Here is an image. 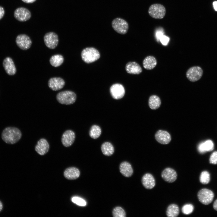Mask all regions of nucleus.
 Segmentation results:
<instances>
[{
    "label": "nucleus",
    "mask_w": 217,
    "mask_h": 217,
    "mask_svg": "<svg viewBox=\"0 0 217 217\" xmlns=\"http://www.w3.org/2000/svg\"><path fill=\"white\" fill-rule=\"evenodd\" d=\"M1 137L2 139L5 143L13 144L19 140L21 137L22 133L18 128L9 127L3 130Z\"/></svg>",
    "instance_id": "nucleus-1"
},
{
    "label": "nucleus",
    "mask_w": 217,
    "mask_h": 217,
    "mask_svg": "<svg viewBox=\"0 0 217 217\" xmlns=\"http://www.w3.org/2000/svg\"><path fill=\"white\" fill-rule=\"evenodd\" d=\"M81 56L83 61L87 63L94 62L100 57V54L98 50L93 47H87L83 50Z\"/></svg>",
    "instance_id": "nucleus-2"
},
{
    "label": "nucleus",
    "mask_w": 217,
    "mask_h": 217,
    "mask_svg": "<svg viewBox=\"0 0 217 217\" xmlns=\"http://www.w3.org/2000/svg\"><path fill=\"white\" fill-rule=\"evenodd\" d=\"M56 98L57 101L60 104L69 105L75 102L77 96L74 92L66 90L58 93L56 95Z\"/></svg>",
    "instance_id": "nucleus-3"
},
{
    "label": "nucleus",
    "mask_w": 217,
    "mask_h": 217,
    "mask_svg": "<svg viewBox=\"0 0 217 217\" xmlns=\"http://www.w3.org/2000/svg\"><path fill=\"white\" fill-rule=\"evenodd\" d=\"M166 11L165 7L159 4L152 5L149 8L148 12L152 18L160 19L165 17Z\"/></svg>",
    "instance_id": "nucleus-4"
},
{
    "label": "nucleus",
    "mask_w": 217,
    "mask_h": 217,
    "mask_svg": "<svg viewBox=\"0 0 217 217\" xmlns=\"http://www.w3.org/2000/svg\"><path fill=\"white\" fill-rule=\"evenodd\" d=\"M112 25L116 32L121 34H126L128 30V23L121 18L117 17L113 19L112 22Z\"/></svg>",
    "instance_id": "nucleus-5"
},
{
    "label": "nucleus",
    "mask_w": 217,
    "mask_h": 217,
    "mask_svg": "<svg viewBox=\"0 0 217 217\" xmlns=\"http://www.w3.org/2000/svg\"><path fill=\"white\" fill-rule=\"evenodd\" d=\"M197 197L199 201L202 204L208 205L212 201L214 194L211 190L206 188L200 190L198 193Z\"/></svg>",
    "instance_id": "nucleus-6"
},
{
    "label": "nucleus",
    "mask_w": 217,
    "mask_h": 217,
    "mask_svg": "<svg viewBox=\"0 0 217 217\" xmlns=\"http://www.w3.org/2000/svg\"><path fill=\"white\" fill-rule=\"evenodd\" d=\"M203 74V70L199 66H195L190 68L187 71L186 76L190 81L194 82L198 80Z\"/></svg>",
    "instance_id": "nucleus-7"
},
{
    "label": "nucleus",
    "mask_w": 217,
    "mask_h": 217,
    "mask_svg": "<svg viewBox=\"0 0 217 217\" xmlns=\"http://www.w3.org/2000/svg\"><path fill=\"white\" fill-rule=\"evenodd\" d=\"M44 40L46 46L49 48L53 49L57 46L58 42L57 35L53 32L46 33L44 37Z\"/></svg>",
    "instance_id": "nucleus-8"
},
{
    "label": "nucleus",
    "mask_w": 217,
    "mask_h": 217,
    "mask_svg": "<svg viewBox=\"0 0 217 217\" xmlns=\"http://www.w3.org/2000/svg\"><path fill=\"white\" fill-rule=\"evenodd\" d=\"M15 42L18 47L23 50H27L29 49L32 43L30 37L24 34L17 36Z\"/></svg>",
    "instance_id": "nucleus-9"
},
{
    "label": "nucleus",
    "mask_w": 217,
    "mask_h": 217,
    "mask_svg": "<svg viewBox=\"0 0 217 217\" xmlns=\"http://www.w3.org/2000/svg\"><path fill=\"white\" fill-rule=\"evenodd\" d=\"M110 91L112 97L116 99L123 98L125 93L124 86L119 83H115L112 85L110 88Z\"/></svg>",
    "instance_id": "nucleus-10"
},
{
    "label": "nucleus",
    "mask_w": 217,
    "mask_h": 217,
    "mask_svg": "<svg viewBox=\"0 0 217 217\" xmlns=\"http://www.w3.org/2000/svg\"><path fill=\"white\" fill-rule=\"evenodd\" d=\"M15 18L20 21H25L29 20L31 17L30 11L25 8L21 7L17 8L14 11Z\"/></svg>",
    "instance_id": "nucleus-11"
},
{
    "label": "nucleus",
    "mask_w": 217,
    "mask_h": 217,
    "mask_svg": "<svg viewBox=\"0 0 217 217\" xmlns=\"http://www.w3.org/2000/svg\"><path fill=\"white\" fill-rule=\"evenodd\" d=\"M75 138V133L71 130H67L64 133L62 136V143L64 146L68 147L73 143Z\"/></svg>",
    "instance_id": "nucleus-12"
},
{
    "label": "nucleus",
    "mask_w": 217,
    "mask_h": 217,
    "mask_svg": "<svg viewBox=\"0 0 217 217\" xmlns=\"http://www.w3.org/2000/svg\"><path fill=\"white\" fill-rule=\"evenodd\" d=\"M2 64L8 75L12 76L16 73L17 70L16 67L13 59L11 57H7L5 58L3 61Z\"/></svg>",
    "instance_id": "nucleus-13"
},
{
    "label": "nucleus",
    "mask_w": 217,
    "mask_h": 217,
    "mask_svg": "<svg viewBox=\"0 0 217 217\" xmlns=\"http://www.w3.org/2000/svg\"><path fill=\"white\" fill-rule=\"evenodd\" d=\"M161 177L165 181L171 183L176 180L177 174L174 169L170 168H167L162 171Z\"/></svg>",
    "instance_id": "nucleus-14"
},
{
    "label": "nucleus",
    "mask_w": 217,
    "mask_h": 217,
    "mask_svg": "<svg viewBox=\"0 0 217 217\" xmlns=\"http://www.w3.org/2000/svg\"><path fill=\"white\" fill-rule=\"evenodd\" d=\"M155 137L158 142L162 144L169 143L171 139V136L168 132L161 130L157 131L155 134Z\"/></svg>",
    "instance_id": "nucleus-15"
},
{
    "label": "nucleus",
    "mask_w": 217,
    "mask_h": 217,
    "mask_svg": "<svg viewBox=\"0 0 217 217\" xmlns=\"http://www.w3.org/2000/svg\"><path fill=\"white\" fill-rule=\"evenodd\" d=\"M65 82L64 80L60 77L51 78L49 80L48 85L50 89L53 91H57L62 88Z\"/></svg>",
    "instance_id": "nucleus-16"
},
{
    "label": "nucleus",
    "mask_w": 217,
    "mask_h": 217,
    "mask_svg": "<svg viewBox=\"0 0 217 217\" xmlns=\"http://www.w3.org/2000/svg\"><path fill=\"white\" fill-rule=\"evenodd\" d=\"M49 148V145L47 141L44 138L40 139L35 146V150L37 153L41 155L46 153Z\"/></svg>",
    "instance_id": "nucleus-17"
},
{
    "label": "nucleus",
    "mask_w": 217,
    "mask_h": 217,
    "mask_svg": "<svg viewBox=\"0 0 217 217\" xmlns=\"http://www.w3.org/2000/svg\"><path fill=\"white\" fill-rule=\"evenodd\" d=\"M142 183L144 187L147 189H151L155 186L156 182L153 176L150 173L144 174L142 178Z\"/></svg>",
    "instance_id": "nucleus-18"
},
{
    "label": "nucleus",
    "mask_w": 217,
    "mask_h": 217,
    "mask_svg": "<svg viewBox=\"0 0 217 217\" xmlns=\"http://www.w3.org/2000/svg\"><path fill=\"white\" fill-rule=\"evenodd\" d=\"M125 69L129 74H138L142 71V69L140 65L135 61L128 62L125 66Z\"/></svg>",
    "instance_id": "nucleus-19"
},
{
    "label": "nucleus",
    "mask_w": 217,
    "mask_h": 217,
    "mask_svg": "<svg viewBox=\"0 0 217 217\" xmlns=\"http://www.w3.org/2000/svg\"><path fill=\"white\" fill-rule=\"evenodd\" d=\"M119 170L121 174L126 177L131 176L133 173L131 165L129 162L126 161L123 162L120 164Z\"/></svg>",
    "instance_id": "nucleus-20"
},
{
    "label": "nucleus",
    "mask_w": 217,
    "mask_h": 217,
    "mask_svg": "<svg viewBox=\"0 0 217 217\" xmlns=\"http://www.w3.org/2000/svg\"><path fill=\"white\" fill-rule=\"evenodd\" d=\"M80 174L79 170L74 167H71L67 168L64 171V177L69 180H74L77 178Z\"/></svg>",
    "instance_id": "nucleus-21"
},
{
    "label": "nucleus",
    "mask_w": 217,
    "mask_h": 217,
    "mask_svg": "<svg viewBox=\"0 0 217 217\" xmlns=\"http://www.w3.org/2000/svg\"><path fill=\"white\" fill-rule=\"evenodd\" d=\"M157 64V61L156 59L154 57L151 55L146 57L143 62L144 68L147 70L153 69Z\"/></svg>",
    "instance_id": "nucleus-22"
},
{
    "label": "nucleus",
    "mask_w": 217,
    "mask_h": 217,
    "mask_svg": "<svg viewBox=\"0 0 217 217\" xmlns=\"http://www.w3.org/2000/svg\"><path fill=\"white\" fill-rule=\"evenodd\" d=\"M214 144L210 140H208L203 142L199 145L198 149L199 152L203 153L207 151H210L213 149Z\"/></svg>",
    "instance_id": "nucleus-23"
},
{
    "label": "nucleus",
    "mask_w": 217,
    "mask_h": 217,
    "mask_svg": "<svg viewBox=\"0 0 217 217\" xmlns=\"http://www.w3.org/2000/svg\"><path fill=\"white\" fill-rule=\"evenodd\" d=\"M161 101L159 97L156 95L150 96L149 99L148 104L149 107L152 109L155 110L160 107Z\"/></svg>",
    "instance_id": "nucleus-24"
},
{
    "label": "nucleus",
    "mask_w": 217,
    "mask_h": 217,
    "mask_svg": "<svg viewBox=\"0 0 217 217\" xmlns=\"http://www.w3.org/2000/svg\"><path fill=\"white\" fill-rule=\"evenodd\" d=\"M179 213V208L175 204L170 205L166 210V215L168 217H176L178 216Z\"/></svg>",
    "instance_id": "nucleus-25"
},
{
    "label": "nucleus",
    "mask_w": 217,
    "mask_h": 217,
    "mask_svg": "<svg viewBox=\"0 0 217 217\" xmlns=\"http://www.w3.org/2000/svg\"><path fill=\"white\" fill-rule=\"evenodd\" d=\"M101 149L103 154L106 156H110L114 152V148L113 145L110 142H105L102 145Z\"/></svg>",
    "instance_id": "nucleus-26"
},
{
    "label": "nucleus",
    "mask_w": 217,
    "mask_h": 217,
    "mask_svg": "<svg viewBox=\"0 0 217 217\" xmlns=\"http://www.w3.org/2000/svg\"><path fill=\"white\" fill-rule=\"evenodd\" d=\"M64 60V57L61 55L57 54L52 56L50 59L49 62L53 66L58 67L63 63Z\"/></svg>",
    "instance_id": "nucleus-27"
},
{
    "label": "nucleus",
    "mask_w": 217,
    "mask_h": 217,
    "mask_svg": "<svg viewBox=\"0 0 217 217\" xmlns=\"http://www.w3.org/2000/svg\"><path fill=\"white\" fill-rule=\"evenodd\" d=\"M101 132V129L99 126L97 125H93L90 129L89 135L92 138L96 139L100 136Z\"/></svg>",
    "instance_id": "nucleus-28"
},
{
    "label": "nucleus",
    "mask_w": 217,
    "mask_h": 217,
    "mask_svg": "<svg viewBox=\"0 0 217 217\" xmlns=\"http://www.w3.org/2000/svg\"><path fill=\"white\" fill-rule=\"evenodd\" d=\"M112 213L114 217H125L126 216L125 211L120 206L115 207L113 210Z\"/></svg>",
    "instance_id": "nucleus-29"
},
{
    "label": "nucleus",
    "mask_w": 217,
    "mask_h": 217,
    "mask_svg": "<svg viewBox=\"0 0 217 217\" xmlns=\"http://www.w3.org/2000/svg\"><path fill=\"white\" fill-rule=\"evenodd\" d=\"M200 180V182L203 184H206L208 183L210 180L209 173L206 171H202L201 173Z\"/></svg>",
    "instance_id": "nucleus-30"
},
{
    "label": "nucleus",
    "mask_w": 217,
    "mask_h": 217,
    "mask_svg": "<svg viewBox=\"0 0 217 217\" xmlns=\"http://www.w3.org/2000/svg\"><path fill=\"white\" fill-rule=\"evenodd\" d=\"M193 209L194 207L192 204H187L183 206L181 211L183 214L185 215H189L193 212Z\"/></svg>",
    "instance_id": "nucleus-31"
},
{
    "label": "nucleus",
    "mask_w": 217,
    "mask_h": 217,
    "mask_svg": "<svg viewBox=\"0 0 217 217\" xmlns=\"http://www.w3.org/2000/svg\"><path fill=\"white\" fill-rule=\"evenodd\" d=\"M71 200L73 203L79 206H84L86 205V202L84 199L77 197H73Z\"/></svg>",
    "instance_id": "nucleus-32"
},
{
    "label": "nucleus",
    "mask_w": 217,
    "mask_h": 217,
    "mask_svg": "<svg viewBox=\"0 0 217 217\" xmlns=\"http://www.w3.org/2000/svg\"><path fill=\"white\" fill-rule=\"evenodd\" d=\"M210 163L213 164H217V151L213 152L209 158Z\"/></svg>",
    "instance_id": "nucleus-33"
},
{
    "label": "nucleus",
    "mask_w": 217,
    "mask_h": 217,
    "mask_svg": "<svg viewBox=\"0 0 217 217\" xmlns=\"http://www.w3.org/2000/svg\"><path fill=\"white\" fill-rule=\"evenodd\" d=\"M169 40V38L165 35H163L160 39V42L164 46L167 45L168 43Z\"/></svg>",
    "instance_id": "nucleus-34"
},
{
    "label": "nucleus",
    "mask_w": 217,
    "mask_h": 217,
    "mask_svg": "<svg viewBox=\"0 0 217 217\" xmlns=\"http://www.w3.org/2000/svg\"><path fill=\"white\" fill-rule=\"evenodd\" d=\"M163 35V33L161 31H158L156 33V37L158 41H160L161 37Z\"/></svg>",
    "instance_id": "nucleus-35"
},
{
    "label": "nucleus",
    "mask_w": 217,
    "mask_h": 217,
    "mask_svg": "<svg viewBox=\"0 0 217 217\" xmlns=\"http://www.w3.org/2000/svg\"><path fill=\"white\" fill-rule=\"evenodd\" d=\"M5 14V11L4 8L0 6V20L3 17Z\"/></svg>",
    "instance_id": "nucleus-36"
},
{
    "label": "nucleus",
    "mask_w": 217,
    "mask_h": 217,
    "mask_svg": "<svg viewBox=\"0 0 217 217\" xmlns=\"http://www.w3.org/2000/svg\"><path fill=\"white\" fill-rule=\"evenodd\" d=\"M24 2L27 3H32L35 1L36 0H22Z\"/></svg>",
    "instance_id": "nucleus-37"
},
{
    "label": "nucleus",
    "mask_w": 217,
    "mask_h": 217,
    "mask_svg": "<svg viewBox=\"0 0 217 217\" xmlns=\"http://www.w3.org/2000/svg\"><path fill=\"white\" fill-rule=\"evenodd\" d=\"M213 207L215 210L217 211V199L214 203Z\"/></svg>",
    "instance_id": "nucleus-38"
},
{
    "label": "nucleus",
    "mask_w": 217,
    "mask_h": 217,
    "mask_svg": "<svg viewBox=\"0 0 217 217\" xmlns=\"http://www.w3.org/2000/svg\"><path fill=\"white\" fill-rule=\"evenodd\" d=\"M213 5L215 10L216 11H217V2H213Z\"/></svg>",
    "instance_id": "nucleus-39"
},
{
    "label": "nucleus",
    "mask_w": 217,
    "mask_h": 217,
    "mask_svg": "<svg viewBox=\"0 0 217 217\" xmlns=\"http://www.w3.org/2000/svg\"><path fill=\"white\" fill-rule=\"evenodd\" d=\"M3 208V205L2 203L0 201V212L2 210Z\"/></svg>",
    "instance_id": "nucleus-40"
}]
</instances>
